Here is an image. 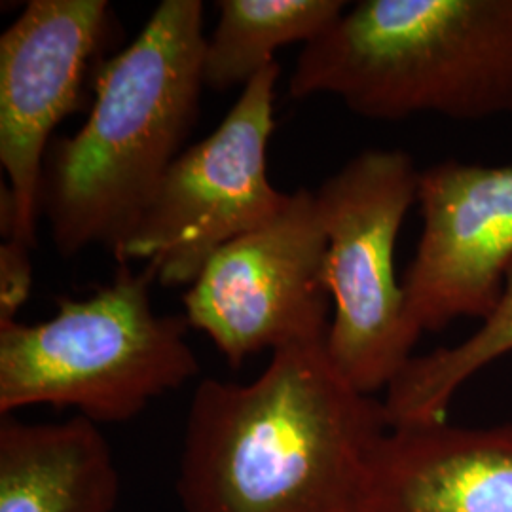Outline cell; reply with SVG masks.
<instances>
[{"label":"cell","mask_w":512,"mask_h":512,"mask_svg":"<svg viewBox=\"0 0 512 512\" xmlns=\"http://www.w3.org/2000/svg\"><path fill=\"white\" fill-rule=\"evenodd\" d=\"M154 281L150 268L118 264L88 298H59L50 321L0 325V414L50 404L97 425L122 423L192 380L200 365L190 325L154 311Z\"/></svg>","instance_id":"4"},{"label":"cell","mask_w":512,"mask_h":512,"mask_svg":"<svg viewBox=\"0 0 512 512\" xmlns=\"http://www.w3.org/2000/svg\"><path fill=\"white\" fill-rule=\"evenodd\" d=\"M387 431L384 403L344 380L325 342L277 349L251 384L196 387L179 499L184 512H361Z\"/></svg>","instance_id":"1"},{"label":"cell","mask_w":512,"mask_h":512,"mask_svg":"<svg viewBox=\"0 0 512 512\" xmlns=\"http://www.w3.org/2000/svg\"><path fill=\"white\" fill-rule=\"evenodd\" d=\"M361 512H512V423L389 429Z\"/></svg>","instance_id":"10"},{"label":"cell","mask_w":512,"mask_h":512,"mask_svg":"<svg viewBox=\"0 0 512 512\" xmlns=\"http://www.w3.org/2000/svg\"><path fill=\"white\" fill-rule=\"evenodd\" d=\"M418 181L408 152L365 150L315 190L334 304L325 349L344 380L370 397L387 391L420 340L395 274V245L418 202Z\"/></svg>","instance_id":"5"},{"label":"cell","mask_w":512,"mask_h":512,"mask_svg":"<svg viewBox=\"0 0 512 512\" xmlns=\"http://www.w3.org/2000/svg\"><path fill=\"white\" fill-rule=\"evenodd\" d=\"M370 120L512 116V0H363L302 48L289 95Z\"/></svg>","instance_id":"3"},{"label":"cell","mask_w":512,"mask_h":512,"mask_svg":"<svg viewBox=\"0 0 512 512\" xmlns=\"http://www.w3.org/2000/svg\"><path fill=\"white\" fill-rule=\"evenodd\" d=\"M205 38L200 0H162L97 67L88 120L44 160L40 215L59 255L92 245L114 255L137 228L198 122Z\"/></svg>","instance_id":"2"},{"label":"cell","mask_w":512,"mask_h":512,"mask_svg":"<svg viewBox=\"0 0 512 512\" xmlns=\"http://www.w3.org/2000/svg\"><path fill=\"white\" fill-rule=\"evenodd\" d=\"M346 6L342 0H220L219 21L205 38V88H245L274 63L275 50L296 42L310 44Z\"/></svg>","instance_id":"12"},{"label":"cell","mask_w":512,"mask_h":512,"mask_svg":"<svg viewBox=\"0 0 512 512\" xmlns=\"http://www.w3.org/2000/svg\"><path fill=\"white\" fill-rule=\"evenodd\" d=\"M512 353V264L492 313L456 346L412 357L385 391L389 429L448 421L456 393L476 372Z\"/></svg>","instance_id":"13"},{"label":"cell","mask_w":512,"mask_h":512,"mask_svg":"<svg viewBox=\"0 0 512 512\" xmlns=\"http://www.w3.org/2000/svg\"><path fill=\"white\" fill-rule=\"evenodd\" d=\"M105 0H29L0 37L2 236L33 249L54 129L84 107V84L109 37Z\"/></svg>","instance_id":"8"},{"label":"cell","mask_w":512,"mask_h":512,"mask_svg":"<svg viewBox=\"0 0 512 512\" xmlns=\"http://www.w3.org/2000/svg\"><path fill=\"white\" fill-rule=\"evenodd\" d=\"M31 249L16 241H6L0 247V325L18 321L19 308L25 304L31 283Z\"/></svg>","instance_id":"14"},{"label":"cell","mask_w":512,"mask_h":512,"mask_svg":"<svg viewBox=\"0 0 512 512\" xmlns=\"http://www.w3.org/2000/svg\"><path fill=\"white\" fill-rule=\"evenodd\" d=\"M274 61L241 90L217 129L167 169L147 213L114 253L147 262L164 287L192 285L224 245L274 220L291 200L268 177Z\"/></svg>","instance_id":"6"},{"label":"cell","mask_w":512,"mask_h":512,"mask_svg":"<svg viewBox=\"0 0 512 512\" xmlns=\"http://www.w3.org/2000/svg\"><path fill=\"white\" fill-rule=\"evenodd\" d=\"M327 234L313 190L224 245L184 293V317L230 366L294 344L325 342L329 330Z\"/></svg>","instance_id":"7"},{"label":"cell","mask_w":512,"mask_h":512,"mask_svg":"<svg viewBox=\"0 0 512 512\" xmlns=\"http://www.w3.org/2000/svg\"><path fill=\"white\" fill-rule=\"evenodd\" d=\"M420 241L403 277L410 325L486 319L512 264V167L442 160L420 171Z\"/></svg>","instance_id":"9"},{"label":"cell","mask_w":512,"mask_h":512,"mask_svg":"<svg viewBox=\"0 0 512 512\" xmlns=\"http://www.w3.org/2000/svg\"><path fill=\"white\" fill-rule=\"evenodd\" d=\"M120 473L99 425L0 420V512H114Z\"/></svg>","instance_id":"11"}]
</instances>
